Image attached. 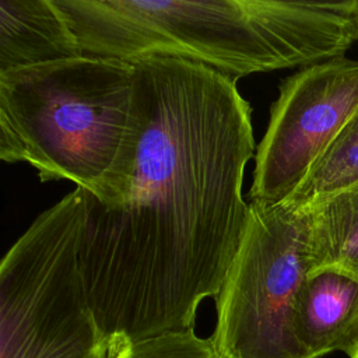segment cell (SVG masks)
<instances>
[{"label":"cell","instance_id":"1","mask_svg":"<svg viewBox=\"0 0 358 358\" xmlns=\"http://www.w3.org/2000/svg\"><path fill=\"white\" fill-rule=\"evenodd\" d=\"M131 63L120 152L95 189H80V262L101 333L134 345L193 330L218 295L249 221L256 143L235 80L182 59Z\"/></svg>","mask_w":358,"mask_h":358},{"label":"cell","instance_id":"2","mask_svg":"<svg viewBox=\"0 0 358 358\" xmlns=\"http://www.w3.org/2000/svg\"><path fill=\"white\" fill-rule=\"evenodd\" d=\"M84 55L194 62L231 80L308 67L358 41L357 0H53Z\"/></svg>","mask_w":358,"mask_h":358},{"label":"cell","instance_id":"3","mask_svg":"<svg viewBox=\"0 0 358 358\" xmlns=\"http://www.w3.org/2000/svg\"><path fill=\"white\" fill-rule=\"evenodd\" d=\"M133 63L80 57L0 73V158L41 182L91 192L117 158L130 119Z\"/></svg>","mask_w":358,"mask_h":358},{"label":"cell","instance_id":"4","mask_svg":"<svg viewBox=\"0 0 358 358\" xmlns=\"http://www.w3.org/2000/svg\"><path fill=\"white\" fill-rule=\"evenodd\" d=\"M85 221L76 187L41 213L0 264V358H123L133 345L101 333L84 287Z\"/></svg>","mask_w":358,"mask_h":358},{"label":"cell","instance_id":"5","mask_svg":"<svg viewBox=\"0 0 358 358\" xmlns=\"http://www.w3.org/2000/svg\"><path fill=\"white\" fill-rule=\"evenodd\" d=\"M309 234L308 208L250 204L239 250L215 296L208 340L217 358H303L292 320L309 273Z\"/></svg>","mask_w":358,"mask_h":358},{"label":"cell","instance_id":"6","mask_svg":"<svg viewBox=\"0 0 358 358\" xmlns=\"http://www.w3.org/2000/svg\"><path fill=\"white\" fill-rule=\"evenodd\" d=\"M256 147L250 204L284 203L358 108V59L345 56L287 77Z\"/></svg>","mask_w":358,"mask_h":358},{"label":"cell","instance_id":"7","mask_svg":"<svg viewBox=\"0 0 358 358\" xmlns=\"http://www.w3.org/2000/svg\"><path fill=\"white\" fill-rule=\"evenodd\" d=\"M292 324L303 358L333 351L358 358V278L337 268L308 273L295 298Z\"/></svg>","mask_w":358,"mask_h":358},{"label":"cell","instance_id":"8","mask_svg":"<svg viewBox=\"0 0 358 358\" xmlns=\"http://www.w3.org/2000/svg\"><path fill=\"white\" fill-rule=\"evenodd\" d=\"M83 55L53 0H0V73Z\"/></svg>","mask_w":358,"mask_h":358},{"label":"cell","instance_id":"9","mask_svg":"<svg viewBox=\"0 0 358 358\" xmlns=\"http://www.w3.org/2000/svg\"><path fill=\"white\" fill-rule=\"evenodd\" d=\"M308 210L309 273L337 268L358 278V189L329 197Z\"/></svg>","mask_w":358,"mask_h":358},{"label":"cell","instance_id":"10","mask_svg":"<svg viewBox=\"0 0 358 358\" xmlns=\"http://www.w3.org/2000/svg\"><path fill=\"white\" fill-rule=\"evenodd\" d=\"M354 189H358V108L284 203L295 208H310Z\"/></svg>","mask_w":358,"mask_h":358},{"label":"cell","instance_id":"11","mask_svg":"<svg viewBox=\"0 0 358 358\" xmlns=\"http://www.w3.org/2000/svg\"><path fill=\"white\" fill-rule=\"evenodd\" d=\"M355 21H357V31H358V0H357V6H355Z\"/></svg>","mask_w":358,"mask_h":358},{"label":"cell","instance_id":"12","mask_svg":"<svg viewBox=\"0 0 358 358\" xmlns=\"http://www.w3.org/2000/svg\"><path fill=\"white\" fill-rule=\"evenodd\" d=\"M131 350H133V348H131ZM123 358H131V352H130V354H129V355H126V357H123Z\"/></svg>","mask_w":358,"mask_h":358}]
</instances>
